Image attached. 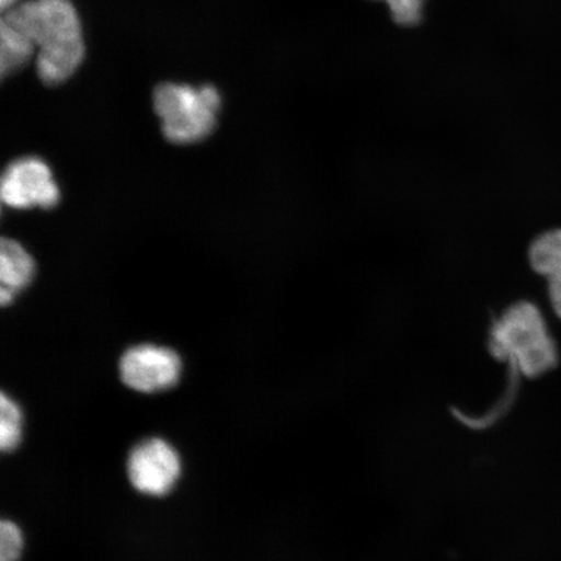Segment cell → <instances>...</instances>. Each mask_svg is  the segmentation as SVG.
<instances>
[{"instance_id": "5b68a950", "label": "cell", "mask_w": 561, "mask_h": 561, "mask_svg": "<svg viewBox=\"0 0 561 561\" xmlns=\"http://www.w3.org/2000/svg\"><path fill=\"white\" fill-rule=\"evenodd\" d=\"M0 195L5 206L18 209L51 208L60 199L50 167L32 157L18 159L7 167Z\"/></svg>"}, {"instance_id": "30bf717a", "label": "cell", "mask_w": 561, "mask_h": 561, "mask_svg": "<svg viewBox=\"0 0 561 561\" xmlns=\"http://www.w3.org/2000/svg\"><path fill=\"white\" fill-rule=\"evenodd\" d=\"M23 412L7 394L0 397V448L5 454L18 450L23 440Z\"/></svg>"}, {"instance_id": "ba28073f", "label": "cell", "mask_w": 561, "mask_h": 561, "mask_svg": "<svg viewBox=\"0 0 561 561\" xmlns=\"http://www.w3.org/2000/svg\"><path fill=\"white\" fill-rule=\"evenodd\" d=\"M34 275V262L16 241L3 238L0 243V301L9 305Z\"/></svg>"}, {"instance_id": "7c38bea8", "label": "cell", "mask_w": 561, "mask_h": 561, "mask_svg": "<svg viewBox=\"0 0 561 561\" xmlns=\"http://www.w3.org/2000/svg\"><path fill=\"white\" fill-rule=\"evenodd\" d=\"M24 551V535L9 518L0 523V561H19Z\"/></svg>"}, {"instance_id": "8992f818", "label": "cell", "mask_w": 561, "mask_h": 561, "mask_svg": "<svg viewBox=\"0 0 561 561\" xmlns=\"http://www.w3.org/2000/svg\"><path fill=\"white\" fill-rule=\"evenodd\" d=\"M181 360L174 351L153 345L133 347L123 355L121 377L138 392L164 391L179 382Z\"/></svg>"}, {"instance_id": "4fadbf2b", "label": "cell", "mask_w": 561, "mask_h": 561, "mask_svg": "<svg viewBox=\"0 0 561 561\" xmlns=\"http://www.w3.org/2000/svg\"><path fill=\"white\" fill-rule=\"evenodd\" d=\"M0 3H2L3 12H7L18 5V0H0Z\"/></svg>"}, {"instance_id": "277c9868", "label": "cell", "mask_w": 561, "mask_h": 561, "mask_svg": "<svg viewBox=\"0 0 561 561\" xmlns=\"http://www.w3.org/2000/svg\"><path fill=\"white\" fill-rule=\"evenodd\" d=\"M182 461L170 442L152 437L139 442L126 460V474L133 489L146 496L171 493L181 479Z\"/></svg>"}, {"instance_id": "6da1fadb", "label": "cell", "mask_w": 561, "mask_h": 561, "mask_svg": "<svg viewBox=\"0 0 561 561\" xmlns=\"http://www.w3.org/2000/svg\"><path fill=\"white\" fill-rule=\"evenodd\" d=\"M489 347L497 360L526 377L545 375L559 360L543 314L530 301H518L500 316L491 327Z\"/></svg>"}, {"instance_id": "7a4b0ae2", "label": "cell", "mask_w": 561, "mask_h": 561, "mask_svg": "<svg viewBox=\"0 0 561 561\" xmlns=\"http://www.w3.org/2000/svg\"><path fill=\"white\" fill-rule=\"evenodd\" d=\"M3 19L33 42L39 59L70 62L85 58L79 12L68 0H31L4 12Z\"/></svg>"}, {"instance_id": "3957f363", "label": "cell", "mask_w": 561, "mask_h": 561, "mask_svg": "<svg viewBox=\"0 0 561 561\" xmlns=\"http://www.w3.org/2000/svg\"><path fill=\"white\" fill-rule=\"evenodd\" d=\"M153 105L165 138L175 145H188L199 142L214 130L221 95L210 85L168 82L157 88Z\"/></svg>"}, {"instance_id": "9c48e42d", "label": "cell", "mask_w": 561, "mask_h": 561, "mask_svg": "<svg viewBox=\"0 0 561 561\" xmlns=\"http://www.w3.org/2000/svg\"><path fill=\"white\" fill-rule=\"evenodd\" d=\"M35 50L33 42L13 26L9 21H2V75L16 72L31 60Z\"/></svg>"}, {"instance_id": "52a82bcc", "label": "cell", "mask_w": 561, "mask_h": 561, "mask_svg": "<svg viewBox=\"0 0 561 561\" xmlns=\"http://www.w3.org/2000/svg\"><path fill=\"white\" fill-rule=\"evenodd\" d=\"M529 261L533 270L546 278L551 306L561 319V229L546 231L533 241Z\"/></svg>"}, {"instance_id": "8fae6325", "label": "cell", "mask_w": 561, "mask_h": 561, "mask_svg": "<svg viewBox=\"0 0 561 561\" xmlns=\"http://www.w3.org/2000/svg\"><path fill=\"white\" fill-rule=\"evenodd\" d=\"M388 7L392 20L397 24L416 26L424 18L426 0H376Z\"/></svg>"}]
</instances>
